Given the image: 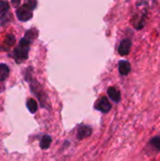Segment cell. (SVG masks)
Here are the masks:
<instances>
[{
  "mask_svg": "<svg viewBox=\"0 0 160 161\" xmlns=\"http://www.w3.org/2000/svg\"><path fill=\"white\" fill-rule=\"evenodd\" d=\"M29 44H30V41H28L25 38H23L20 41V44L14 50V58L17 63H20L27 58Z\"/></svg>",
  "mask_w": 160,
  "mask_h": 161,
  "instance_id": "1",
  "label": "cell"
},
{
  "mask_svg": "<svg viewBox=\"0 0 160 161\" xmlns=\"http://www.w3.org/2000/svg\"><path fill=\"white\" fill-rule=\"evenodd\" d=\"M32 11H33V8L28 4H25L22 7L17 8L16 16L20 21L25 22V21H28L32 18V16H33Z\"/></svg>",
  "mask_w": 160,
  "mask_h": 161,
  "instance_id": "2",
  "label": "cell"
},
{
  "mask_svg": "<svg viewBox=\"0 0 160 161\" xmlns=\"http://www.w3.org/2000/svg\"><path fill=\"white\" fill-rule=\"evenodd\" d=\"M95 108L103 113H108L111 109V104L107 97L103 96L96 102Z\"/></svg>",
  "mask_w": 160,
  "mask_h": 161,
  "instance_id": "3",
  "label": "cell"
},
{
  "mask_svg": "<svg viewBox=\"0 0 160 161\" xmlns=\"http://www.w3.org/2000/svg\"><path fill=\"white\" fill-rule=\"evenodd\" d=\"M131 46H132V42L130 40L128 39H125L124 41H122V42L120 43V46H119V54L121 56H126L130 53V50H131Z\"/></svg>",
  "mask_w": 160,
  "mask_h": 161,
  "instance_id": "4",
  "label": "cell"
},
{
  "mask_svg": "<svg viewBox=\"0 0 160 161\" xmlns=\"http://www.w3.org/2000/svg\"><path fill=\"white\" fill-rule=\"evenodd\" d=\"M91 132H92V130H91V126L82 125L77 129V139L78 140L86 139V138H88V137H90L91 135Z\"/></svg>",
  "mask_w": 160,
  "mask_h": 161,
  "instance_id": "5",
  "label": "cell"
},
{
  "mask_svg": "<svg viewBox=\"0 0 160 161\" xmlns=\"http://www.w3.org/2000/svg\"><path fill=\"white\" fill-rule=\"evenodd\" d=\"M131 71V65L126 60H121L119 62V73L122 75H127Z\"/></svg>",
  "mask_w": 160,
  "mask_h": 161,
  "instance_id": "6",
  "label": "cell"
},
{
  "mask_svg": "<svg viewBox=\"0 0 160 161\" xmlns=\"http://www.w3.org/2000/svg\"><path fill=\"white\" fill-rule=\"evenodd\" d=\"M148 148H150L153 152L158 153L160 152V137L157 136L151 139V141L148 143Z\"/></svg>",
  "mask_w": 160,
  "mask_h": 161,
  "instance_id": "7",
  "label": "cell"
},
{
  "mask_svg": "<svg viewBox=\"0 0 160 161\" xmlns=\"http://www.w3.org/2000/svg\"><path fill=\"white\" fill-rule=\"evenodd\" d=\"M108 96L116 103L120 102L121 100V92L118 89H116L115 87H109L108 89Z\"/></svg>",
  "mask_w": 160,
  "mask_h": 161,
  "instance_id": "8",
  "label": "cell"
},
{
  "mask_svg": "<svg viewBox=\"0 0 160 161\" xmlns=\"http://www.w3.org/2000/svg\"><path fill=\"white\" fill-rule=\"evenodd\" d=\"M51 142H52L51 137L48 136V135H44V136L41 138V142H40V146H41V148L42 150H46V149L49 148Z\"/></svg>",
  "mask_w": 160,
  "mask_h": 161,
  "instance_id": "9",
  "label": "cell"
},
{
  "mask_svg": "<svg viewBox=\"0 0 160 161\" xmlns=\"http://www.w3.org/2000/svg\"><path fill=\"white\" fill-rule=\"evenodd\" d=\"M8 74H9V69H8V67L6 64L1 63V64H0V81L5 80V79L8 76Z\"/></svg>",
  "mask_w": 160,
  "mask_h": 161,
  "instance_id": "10",
  "label": "cell"
},
{
  "mask_svg": "<svg viewBox=\"0 0 160 161\" xmlns=\"http://www.w3.org/2000/svg\"><path fill=\"white\" fill-rule=\"evenodd\" d=\"M8 8H9V6H8V3L6 2V1H0V19L4 18L8 11Z\"/></svg>",
  "mask_w": 160,
  "mask_h": 161,
  "instance_id": "11",
  "label": "cell"
},
{
  "mask_svg": "<svg viewBox=\"0 0 160 161\" xmlns=\"http://www.w3.org/2000/svg\"><path fill=\"white\" fill-rule=\"evenodd\" d=\"M26 107L31 113H35L37 111V108H38V104L34 99L30 98V99H28V101L26 103Z\"/></svg>",
  "mask_w": 160,
  "mask_h": 161,
  "instance_id": "12",
  "label": "cell"
},
{
  "mask_svg": "<svg viewBox=\"0 0 160 161\" xmlns=\"http://www.w3.org/2000/svg\"><path fill=\"white\" fill-rule=\"evenodd\" d=\"M37 35H38V31L35 29V28H32V29H30V30H28L26 33H25V39H27L28 41H31V40H33V39H35L36 37H37Z\"/></svg>",
  "mask_w": 160,
  "mask_h": 161,
  "instance_id": "13",
  "label": "cell"
},
{
  "mask_svg": "<svg viewBox=\"0 0 160 161\" xmlns=\"http://www.w3.org/2000/svg\"><path fill=\"white\" fill-rule=\"evenodd\" d=\"M4 42L8 45V46H12L14 43H15V37L13 35H8L5 40H4Z\"/></svg>",
  "mask_w": 160,
  "mask_h": 161,
  "instance_id": "14",
  "label": "cell"
},
{
  "mask_svg": "<svg viewBox=\"0 0 160 161\" xmlns=\"http://www.w3.org/2000/svg\"><path fill=\"white\" fill-rule=\"evenodd\" d=\"M27 4L34 9L37 7V0H27Z\"/></svg>",
  "mask_w": 160,
  "mask_h": 161,
  "instance_id": "15",
  "label": "cell"
},
{
  "mask_svg": "<svg viewBox=\"0 0 160 161\" xmlns=\"http://www.w3.org/2000/svg\"><path fill=\"white\" fill-rule=\"evenodd\" d=\"M20 1H21V0H11L12 6H13V7H15V8L19 7V5H20Z\"/></svg>",
  "mask_w": 160,
  "mask_h": 161,
  "instance_id": "16",
  "label": "cell"
}]
</instances>
